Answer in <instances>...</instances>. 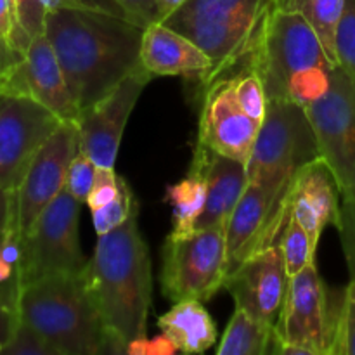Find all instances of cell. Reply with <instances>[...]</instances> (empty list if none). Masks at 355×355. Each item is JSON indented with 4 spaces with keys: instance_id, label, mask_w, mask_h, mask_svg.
<instances>
[{
    "instance_id": "30",
    "label": "cell",
    "mask_w": 355,
    "mask_h": 355,
    "mask_svg": "<svg viewBox=\"0 0 355 355\" xmlns=\"http://www.w3.org/2000/svg\"><path fill=\"white\" fill-rule=\"evenodd\" d=\"M3 355H59L51 343L28 322L17 321L12 338L2 350Z\"/></svg>"
},
{
    "instance_id": "35",
    "label": "cell",
    "mask_w": 355,
    "mask_h": 355,
    "mask_svg": "<svg viewBox=\"0 0 355 355\" xmlns=\"http://www.w3.org/2000/svg\"><path fill=\"white\" fill-rule=\"evenodd\" d=\"M47 10L51 9H90L99 12L113 14V16L127 17L123 7L116 0H44Z\"/></svg>"
},
{
    "instance_id": "32",
    "label": "cell",
    "mask_w": 355,
    "mask_h": 355,
    "mask_svg": "<svg viewBox=\"0 0 355 355\" xmlns=\"http://www.w3.org/2000/svg\"><path fill=\"white\" fill-rule=\"evenodd\" d=\"M120 177L121 175H116L114 168L97 166L92 189H90L85 203L90 208V211L104 207V205L110 203L118 196V193H120Z\"/></svg>"
},
{
    "instance_id": "18",
    "label": "cell",
    "mask_w": 355,
    "mask_h": 355,
    "mask_svg": "<svg viewBox=\"0 0 355 355\" xmlns=\"http://www.w3.org/2000/svg\"><path fill=\"white\" fill-rule=\"evenodd\" d=\"M189 170L200 173L207 184V203L198 218L196 231L227 225L229 217L248 184L246 163L215 153L214 149L196 142Z\"/></svg>"
},
{
    "instance_id": "24",
    "label": "cell",
    "mask_w": 355,
    "mask_h": 355,
    "mask_svg": "<svg viewBox=\"0 0 355 355\" xmlns=\"http://www.w3.org/2000/svg\"><path fill=\"white\" fill-rule=\"evenodd\" d=\"M347 0H276V7L302 14L321 38L329 59L338 64L336 58V31L345 10Z\"/></svg>"
},
{
    "instance_id": "19",
    "label": "cell",
    "mask_w": 355,
    "mask_h": 355,
    "mask_svg": "<svg viewBox=\"0 0 355 355\" xmlns=\"http://www.w3.org/2000/svg\"><path fill=\"white\" fill-rule=\"evenodd\" d=\"M141 62L155 76H186L203 85L210 75L211 59L186 35L162 21L144 28Z\"/></svg>"
},
{
    "instance_id": "9",
    "label": "cell",
    "mask_w": 355,
    "mask_h": 355,
    "mask_svg": "<svg viewBox=\"0 0 355 355\" xmlns=\"http://www.w3.org/2000/svg\"><path fill=\"white\" fill-rule=\"evenodd\" d=\"M162 291L168 300H210L225 281V225L198 229L163 245Z\"/></svg>"
},
{
    "instance_id": "13",
    "label": "cell",
    "mask_w": 355,
    "mask_h": 355,
    "mask_svg": "<svg viewBox=\"0 0 355 355\" xmlns=\"http://www.w3.org/2000/svg\"><path fill=\"white\" fill-rule=\"evenodd\" d=\"M262 125L239 104L231 75L214 80L201 90L198 142L215 153L248 163Z\"/></svg>"
},
{
    "instance_id": "17",
    "label": "cell",
    "mask_w": 355,
    "mask_h": 355,
    "mask_svg": "<svg viewBox=\"0 0 355 355\" xmlns=\"http://www.w3.org/2000/svg\"><path fill=\"white\" fill-rule=\"evenodd\" d=\"M288 214L319 245L328 225L338 227L342 214V193L338 180L322 158L307 163L293 180L288 198Z\"/></svg>"
},
{
    "instance_id": "2",
    "label": "cell",
    "mask_w": 355,
    "mask_h": 355,
    "mask_svg": "<svg viewBox=\"0 0 355 355\" xmlns=\"http://www.w3.org/2000/svg\"><path fill=\"white\" fill-rule=\"evenodd\" d=\"M116 354L148 336L153 274L148 245L139 231V205L107 234L97 236L92 259L83 269Z\"/></svg>"
},
{
    "instance_id": "10",
    "label": "cell",
    "mask_w": 355,
    "mask_h": 355,
    "mask_svg": "<svg viewBox=\"0 0 355 355\" xmlns=\"http://www.w3.org/2000/svg\"><path fill=\"white\" fill-rule=\"evenodd\" d=\"M319 155L338 180L342 196H355V78L336 64L329 85L304 106Z\"/></svg>"
},
{
    "instance_id": "5",
    "label": "cell",
    "mask_w": 355,
    "mask_h": 355,
    "mask_svg": "<svg viewBox=\"0 0 355 355\" xmlns=\"http://www.w3.org/2000/svg\"><path fill=\"white\" fill-rule=\"evenodd\" d=\"M17 315L59 355L111 354V340L85 272L58 274L21 290Z\"/></svg>"
},
{
    "instance_id": "31",
    "label": "cell",
    "mask_w": 355,
    "mask_h": 355,
    "mask_svg": "<svg viewBox=\"0 0 355 355\" xmlns=\"http://www.w3.org/2000/svg\"><path fill=\"white\" fill-rule=\"evenodd\" d=\"M338 64L355 78V0H347L345 10L336 31Z\"/></svg>"
},
{
    "instance_id": "1",
    "label": "cell",
    "mask_w": 355,
    "mask_h": 355,
    "mask_svg": "<svg viewBox=\"0 0 355 355\" xmlns=\"http://www.w3.org/2000/svg\"><path fill=\"white\" fill-rule=\"evenodd\" d=\"M144 28L127 17L90 9H51L45 37L64 73L80 116L130 73L144 68Z\"/></svg>"
},
{
    "instance_id": "41",
    "label": "cell",
    "mask_w": 355,
    "mask_h": 355,
    "mask_svg": "<svg viewBox=\"0 0 355 355\" xmlns=\"http://www.w3.org/2000/svg\"><path fill=\"white\" fill-rule=\"evenodd\" d=\"M182 0H159V9H162V17L172 9H175Z\"/></svg>"
},
{
    "instance_id": "27",
    "label": "cell",
    "mask_w": 355,
    "mask_h": 355,
    "mask_svg": "<svg viewBox=\"0 0 355 355\" xmlns=\"http://www.w3.org/2000/svg\"><path fill=\"white\" fill-rule=\"evenodd\" d=\"M139 203L135 201L132 187L128 186V182L123 177H120V193H118V196L113 201L104 205V207L90 211L92 214V224L94 229H96V234H107L110 231L116 229L118 225L123 224L130 217V214L134 211V208Z\"/></svg>"
},
{
    "instance_id": "29",
    "label": "cell",
    "mask_w": 355,
    "mask_h": 355,
    "mask_svg": "<svg viewBox=\"0 0 355 355\" xmlns=\"http://www.w3.org/2000/svg\"><path fill=\"white\" fill-rule=\"evenodd\" d=\"M97 165L78 148L76 155L69 163L68 173H66L64 189L71 196H75L80 203H87L90 189H92L94 177H96Z\"/></svg>"
},
{
    "instance_id": "22",
    "label": "cell",
    "mask_w": 355,
    "mask_h": 355,
    "mask_svg": "<svg viewBox=\"0 0 355 355\" xmlns=\"http://www.w3.org/2000/svg\"><path fill=\"white\" fill-rule=\"evenodd\" d=\"M276 331L243 311L234 307L227 329L217 347L218 355H263L274 354Z\"/></svg>"
},
{
    "instance_id": "6",
    "label": "cell",
    "mask_w": 355,
    "mask_h": 355,
    "mask_svg": "<svg viewBox=\"0 0 355 355\" xmlns=\"http://www.w3.org/2000/svg\"><path fill=\"white\" fill-rule=\"evenodd\" d=\"M274 7L276 0H182L159 21L191 38L211 59L203 90L250 58Z\"/></svg>"
},
{
    "instance_id": "36",
    "label": "cell",
    "mask_w": 355,
    "mask_h": 355,
    "mask_svg": "<svg viewBox=\"0 0 355 355\" xmlns=\"http://www.w3.org/2000/svg\"><path fill=\"white\" fill-rule=\"evenodd\" d=\"M175 352V345H173V343L170 342L168 336L163 335V333L153 340H148V336L134 340V342L127 347V354L130 355H172Z\"/></svg>"
},
{
    "instance_id": "14",
    "label": "cell",
    "mask_w": 355,
    "mask_h": 355,
    "mask_svg": "<svg viewBox=\"0 0 355 355\" xmlns=\"http://www.w3.org/2000/svg\"><path fill=\"white\" fill-rule=\"evenodd\" d=\"M155 75L146 68L130 73L107 96L97 101L90 110L82 113L78 121L80 149L97 166L114 168L127 121Z\"/></svg>"
},
{
    "instance_id": "11",
    "label": "cell",
    "mask_w": 355,
    "mask_h": 355,
    "mask_svg": "<svg viewBox=\"0 0 355 355\" xmlns=\"http://www.w3.org/2000/svg\"><path fill=\"white\" fill-rule=\"evenodd\" d=\"M62 121L26 94L0 87V184L16 194L31 159Z\"/></svg>"
},
{
    "instance_id": "23",
    "label": "cell",
    "mask_w": 355,
    "mask_h": 355,
    "mask_svg": "<svg viewBox=\"0 0 355 355\" xmlns=\"http://www.w3.org/2000/svg\"><path fill=\"white\" fill-rule=\"evenodd\" d=\"M166 201L172 207L170 236L184 238L193 234L207 203V184L203 177L189 170L187 177L166 187Z\"/></svg>"
},
{
    "instance_id": "34",
    "label": "cell",
    "mask_w": 355,
    "mask_h": 355,
    "mask_svg": "<svg viewBox=\"0 0 355 355\" xmlns=\"http://www.w3.org/2000/svg\"><path fill=\"white\" fill-rule=\"evenodd\" d=\"M127 12L128 19L146 28L162 19L159 0H116Z\"/></svg>"
},
{
    "instance_id": "16",
    "label": "cell",
    "mask_w": 355,
    "mask_h": 355,
    "mask_svg": "<svg viewBox=\"0 0 355 355\" xmlns=\"http://www.w3.org/2000/svg\"><path fill=\"white\" fill-rule=\"evenodd\" d=\"M2 89L26 94L47 107L62 123L78 127L80 110L66 83L64 73L45 33L38 35L24 52V59Z\"/></svg>"
},
{
    "instance_id": "39",
    "label": "cell",
    "mask_w": 355,
    "mask_h": 355,
    "mask_svg": "<svg viewBox=\"0 0 355 355\" xmlns=\"http://www.w3.org/2000/svg\"><path fill=\"white\" fill-rule=\"evenodd\" d=\"M17 321H19L17 309L9 307L7 304L0 302V354L6 349L7 343L10 342V338H12Z\"/></svg>"
},
{
    "instance_id": "25",
    "label": "cell",
    "mask_w": 355,
    "mask_h": 355,
    "mask_svg": "<svg viewBox=\"0 0 355 355\" xmlns=\"http://www.w3.org/2000/svg\"><path fill=\"white\" fill-rule=\"evenodd\" d=\"M10 9L14 21L10 45L24 54L31 42L45 33L47 7L44 0H10Z\"/></svg>"
},
{
    "instance_id": "20",
    "label": "cell",
    "mask_w": 355,
    "mask_h": 355,
    "mask_svg": "<svg viewBox=\"0 0 355 355\" xmlns=\"http://www.w3.org/2000/svg\"><path fill=\"white\" fill-rule=\"evenodd\" d=\"M269 218V200L255 184L248 182L241 200L225 225V277L262 246Z\"/></svg>"
},
{
    "instance_id": "15",
    "label": "cell",
    "mask_w": 355,
    "mask_h": 355,
    "mask_svg": "<svg viewBox=\"0 0 355 355\" xmlns=\"http://www.w3.org/2000/svg\"><path fill=\"white\" fill-rule=\"evenodd\" d=\"M286 263L279 243L259 250L239 263L224 281V288L241 307L267 326H276L288 290Z\"/></svg>"
},
{
    "instance_id": "3",
    "label": "cell",
    "mask_w": 355,
    "mask_h": 355,
    "mask_svg": "<svg viewBox=\"0 0 355 355\" xmlns=\"http://www.w3.org/2000/svg\"><path fill=\"white\" fill-rule=\"evenodd\" d=\"M315 158L321 155L304 106L288 99L269 101L266 120L246 163L248 182L259 186L269 200V218L260 250L279 243L290 218L288 198L295 177Z\"/></svg>"
},
{
    "instance_id": "38",
    "label": "cell",
    "mask_w": 355,
    "mask_h": 355,
    "mask_svg": "<svg viewBox=\"0 0 355 355\" xmlns=\"http://www.w3.org/2000/svg\"><path fill=\"white\" fill-rule=\"evenodd\" d=\"M12 227H16V194L0 184V232Z\"/></svg>"
},
{
    "instance_id": "40",
    "label": "cell",
    "mask_w": 355,
    "mask_h": 355,
    "mask_svg": "<svg viewBox=\"0 0 355 355\" xmlns=\"http://www.w3.org/2000/svg\"><path fill=\"white\" fill-rule=\"evenodd\" d=\"M12 30H14V21H12V9H10V0H0V38L10 44Z\"/></svg>"
},
{
    "instance_id": "37",
    "label": "cell",
    "mask_w": 355,
    "mask_h": 355,
    "mask_svg": "<svg viewBox=\"0 0 355 355\" xmlns=\"http://www.w3.org/2000/svg\"><path fill=\"white\" fill-rule=\"evenodd\" d=\"M23 52L16 51L9 42L0 38V87L10 78V75L16 71L17 66L23 62Z\"/></svg>"
},
{
    "instance_id": "28",
    "label": "cell",
    "mask_w": 355,
    "mask_h": 355,
    "mask_svg": "<svg viewBox=\"0 0 355 355\" xmlns=\"http://www.w3.org/2000/svg\"><path fill=\"white\" fill-rule=\"evenodd\" d=\"M331 355H355V295L349 286L340 298Z\"/></svg>"
},
{
    "instance_id": "8",
    "label": "cell",
    "mask_w": 355,
    "mask_h": 355,
    "mask_svg": "<svg viewBox=\"0 0 355 355\" xmlns=\"http://www.w3.org/2000/svg\"><path fill=\"white\" fill-rule=\"evenodd\" d=\"M80 207L82 203L62 189L42 211L31 231L21 238V290L44 277L85 269L78 232Z\"/></svg>"
},
{
    "instance_id": "12",
    "label": "cell",
    "mask_w": 355,
    "mask_h": 355,
    "mask_svg": "<svg viewBox=\"0 0 355 355\" xmlns=\"http://www.w3.org/2000/svg\"><path fill=\"white\" fill-rule=\"evenodd\" d=\"M78 148V127L62 123L33 156L16 191V227L21 238L64 189L66 173Z\"/></svg>"
},
{
    "instance_id": "7",
    "label": "cell",
    "mask_w": 355,
    "mask_h": 355,
    "mask_svg": "<svg viewBox=\"0 0 355 355\" xmlns=\"http://www.w3.org/2000/svg\"><path fill=\"white\" fill-rule=\"evenodd\" d=\"M338 309L315 263L291 276L274 326V354L331 355Z\"/></svg>"
},
{
    "instance_id": "26",
    "label": "cell",
    "mask_w": 355,
    "mask_h": 355,
    "mask_svg": "<svg viewBox=\"0 0 355 355\" xmlns=\"http://www.w3.org/2000/svg\"><path fill=\"white\" fill-rule=\"evenodd\" d=\"M279 246L290 277L304 270L305 267L315 263V250H318V246L312 243L307 231L293 217L288 218V224L284 225L283 232H281Z\"/></svg>"
},
{
    "instance_id": "4",
    "label": "cell",
    "mask_w": 355,
    "mask_h": 355,
    "mask_svg": "<svg viewBox=\"0 0 355 355\" xmlns=\"http://www.w3.org/2000/svg\"><path fill=\"white\" fill-rule=\"evenodd\" d=\"M250 62L262 78L267 99H288L305 106L329 85L335 62L302 14L274 7Z\"/></svg>"
},
{
    "instance_id": "33",
    "label": "cell",
    "mask_w": 355,
    "mask_h": 355,
    "mask_svg": "<svg viewBox=\"0 0 355 355\" xmlns=\"http://www.w3.org/2000/svg\"><path fill=\"white\" fill-rule=\"evenodd\" d=\"M343 253L350 270V279H355V196H342V214L338 224Z\"/></svg>"
},
{
    "instance_id": "21",
    "label": "cell",
    "mask_w": 355,
    "mask_h": 355,
    "mask_svg": "<svg viewBox=\"0 0 355 355\" xmlns=\"http://www.w3.org/2000/svg\"><path fill=\"white\" fill-rule=\"evenodd\" d=\"M158 328L168 336L177 352L203 354L217 342V326L201 300L175 302L158 319Z\"/></svg>"
}]
</instances>
